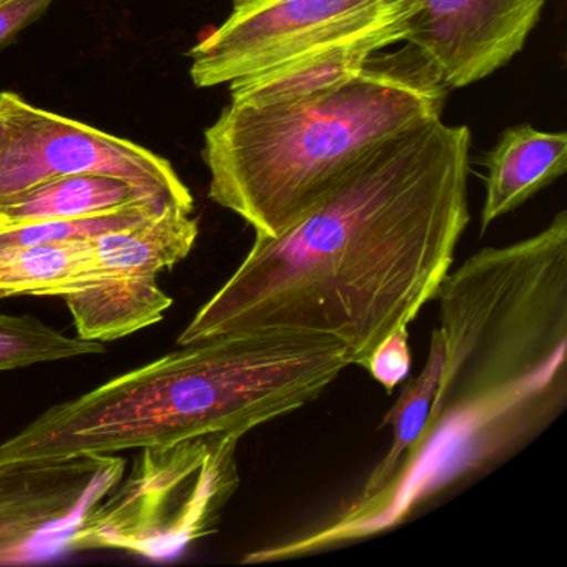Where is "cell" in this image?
<instances>
[{"mask_svg": "<svg viewBox=\"0 0 567 567\" xmlns=\"http://www.w3.org/2000/svg\"><path fill=\"white\" fill-rule=\"evenodd\" d=\"M470 152V128L441 117L374 145L284 234L255 237L178 347L225 334H323L367 368L453 267L471 218Z\"/></svg>", "mask_w": 567, "mask_h": 567, "instance_id": "6da1fadb", "label": "cell"}, {"mask_svg": "<svg viewBox=\"0 0 567 567\" xmlns=\"http://www.w3.org/2000/svg\"><path fill=\"white\" fill-rule=\"evenodd\" d=\"M433 300L443 373L416 450L473 477L529 443L566 404L567 212L533 237L471 255Z\"/></svg>", "mask_w": 567, "mask_h": 567, "instance_id": "7a4b0ae2", "label": "cell"}, {"mask_svg": "<svg viewBox=\"0 0 567 567\" xmlns=\"http://www.w3.org/2000/svg\"><path fill=\"white\" fill-rule=\"evenodd\" d=\"M350 350L323 334H225L185 344L55 404L0 444V460L117 453L205 434H237L317 400Z\"/></svg>", "mask_w": 567, "mask_h": 567, "instance_id": "3957f363", "label": "cell"}, {"mask_svg": "<svg viewBox=\"0 0 567 567\" xmlns=\"http://www.w3.org/2000/svg\"><path fill=\"white\" fill-rule=\"evenodd\" d=\"M447 89L416 49L381 52L340 87L288 104H230L205 131L208 197L277 237L368 151L443 115Z\"/></svg>", "mask_w": 567, "mask_h": 567, "instance_id": "277c9868", "label": "cell"}, {"mask_svg": "<svg viewBox=\"0 0 567 567\" xmlns=\"http://www.w3.org/2000/svg\"><path fill=\"white\" fill-rule=\"evenodd\" d=\"M237 434L142 447L131 473L89 511L72 550L117 549L168 559L220 524L237 491Z\"/></svg>", "mask_w": 567, "mask_h": 567, "instance_id": "5b68a950", "label": "cell"}, {"mask_svg": "<svg viewBox=\"0 0 567 567\" xmlns=\"http://www.w3.org/2000/svg\"><path fill=\"white\" fill-rule=\"evenodd\" d=\"M0 200L54 178L105 175L192 214L194 197L167 158L84 122L0 92Z\"/></svg>", "mask_w": 567, "mask_h": 567, "instance_id": "8992f818", "label": "cell"}, {"mask_svg": "<svg viewBox=\"0 0 567 567\" xmlns=\"http://www.w3.org/2000/svg\"><path fill=\"white\" fill-rule=\"evenodd\" d=\"M417 12V0H261L190 52L195 87L231 84L305 52Z\"/></svg>", "mask_w": 567, "mask_h": 567, "instance_id": "52a82bcc", "label": "cell"}, {"mask_svg": "<svg viewBox=\"0 0 567 567\" xmlns=\"http://www.w3.org/2000/svg\"><path fill=\"white\" fill-rule=\"evenodd\" d=\"M125 471L109 453L0 460V566L71 553L72 534Z\"/></svg>", "mask_w": 567, "mask_h": 567, "instance_id": "ba28073f", "label": "cell"}, {"mask_svg": "<svg viewBox=\"0 0 567 567\" xmlns=\"http://www.w3.org/2000/svg\"><path fill=\"white\" fill-rule=\"evenodd\" d=\"M547 0H417L406 42L447 91L489 78L526 44Z\"/></svg>", "mask_w": 567, "mask_h": 567, "instance_id": "9c48e42d", "label": "cell"}, {"mask_svg": "<svg viewBox=\"0 0 567 567\" xmlns=\"http://www.w3.org/2000/svg\"><path fill=\"white\" fill-rule=\"evenodd\" d=\"M411 19V16L394 19L361 34L305 52L250 78L238 79L228 84L231 102L264 107L327 94L357 78L378 52L406 42Z\"/></svg>", "mask_w": 567, "mask_h": 567, "instance_id": "30bf717a", "label": "cell"}, {"mask_svg": "<svg viewBox=\"0 0 567 567\" xmlns=\"http://www.w3.org/2000/svg\"><path fill=\"white\" fill-rule=\"evenodd\" d=\"M486 168L481 234L566 174L567 134L514 125L487 154Z\"/></svg>", "mask_w": 567, "mask_h": 567, "instance_id": "8fae6325", "label": "cell"}, {"mask_svg": "<svg viewBox=\"0 0 567 567\" xmlns=\"http://www.w3.org/2000/svg\"><path fill=\"white\" fill-rule=\"evenodd\" d=\"M78 337L114 341L164 320L174 305L155 277H104L99 284L65 295Z\"/></svg>", "mask_w": 567, "mask_h": 567, "instance_id": "7c38bea8", "label": "cell"}, {"mask_svg": "<svg viewBox=\"0 0 567 567\" xmlns=\"http://www.w3.org/2000/svg\"><path fill=\"white\" fill-rule=\"evenodd\" d=\"M192 214L168 205L154 218L91 238L104 277H155L190 255L198 237Z\"/></svg>", "mask_w": 567, "mask_h": 567, "instance_id": "4fadbf2b", "label": "cell"}, {"mask_svg": "<svg viewBox=\"0 0 567 567\" xmlns=\"http://www.w3.org/2000/svg\"><path fill=\"white\" fill-rule=\"evenodd\" d=\"M104 278L91 240L0 251V300L22 295L65 297Z\"/></svg>", "mask_w": 567, "mask_h": 567, "instance_id": "5bb4252c", "label": "cell"}, {"mask_svg": "<svg viewBox=\"0 0 567 567\" xmlns=\"http://www.w3.org/2000/svg\"><path fill=\"white\" fill-rule=\"evenodd\" d=\"M145 200L162 202L121 178L72 175L0 200V225L91 217Z\"/></svg>", "mask_w": 567, "mask_h": 567, "instance_id": "9a60e30c", "label": "cell"}, {"mask_svg": "<svg viewBox=\"0 0 567 567\" xmlns=\"http://www.w3.org/2000/svg\"><path fill=\"white\" fill-rule=\"evenodd\" d=\"M443 360V338L436 328L431 331L430 351L423 370L404 384L396 403L381 421V427L391 426L393 430L390 450L371 471L363 489L354 497L353 503H364L383 493L401 466L413 456L430 423L431 410L440 390Z\"/></svg>", "mask_w": 567, "mask_h": 567, "instance_id": "2e32d148", "label": "cell"}, {"mask_svg": "<svg viewBox=\"0 0 567 567\" xmlns=\"http://www.w3.org/2000/svg\"><path fill=\"white\" fill-rule=\"evenodd\" d=\"M102 353L101 341L65 337L34 317L0 315V371Z\"/></svg>", "mask_w": 567, "mask_h": 567, "instance_id": "e0dca14e", "label": "cell"}, {"mask_svg": "<svg viewBox=\"0 0 567 567\" xmlns=\"http://www.w3.org/2000/svg\"><path fill=\"white\" fill-rule=\"evenodd\" d=\"M167 204L157 200L138 202L109 214L62 220L29 221L0 225V251L32 245L58 244L69 240H91L107 231L134 227L161 214Z\"/></svg>", "mask_w": 567, "mask_h": 567, "instance_id": "ac0fdd59", "label": "cell"}, {"mask_svg": "<svg viewBox=\"0 0 567 567\" xmlns=\"http://www.w3.org/2000/svg\"><path fill=\"white\" fill-rule=\"evenodd\" d=\"M410 331L408 327H400L388 334L377 350L371 354L364 370L386 390L393 393L398 384L406 380L411 371Z\"/></svg>", "mask_w": 567, "mask_h": 567, "instance_id": "d6986e66", "label": "cell"}, {"mask_svg": "<svg viewBox=\"0 0 567 567\" xmlns=\"http://www.w3.org/2000/svg\"><path fill=\"white\" fill-rule=\"evenodd\" d=\"M55 0H4L0 2V48L42 18Z\"/></svg>", "mask_w": 567, "mask_h": 567, "instance_id": "ffe728a7", "label": "cell"}, {"mask_svg": "<svg viewBox=\"0 0 567 567\" xmlns=\"http://www.w3.org/2000/svg\"><path fill=\"white\" fill-rule=\"evenodd\" d=\"M261 0H234V9L231 11H241V9L250 8V6L258 4Z\"/></svg>", "mask_w": 567, "mask_h": 567, "instance_id": "44dd1931", "label": "cell"}, {"mask_svg": "<svg viewBox=\"0 0 567 567\" xmlns=\"http://www.w3.org/2000/svg\"><path fill=\"white\" fill-rule=\"evenodd\" d=\"M4 137V124H2V118H0V141Z\"/></svg>", "mask_w": 567, "mask_h": 567, "instance_id": "7402d4cb", "label": "cell"}, {"mask_svg": "<svg viewBox=\"0 0 567 567\" xmlns=\"http://www.w3.org/2000/svg\"><path fill=\"white\" fill-rule=\"evenodd\" d=\"M0 2H4V0H0Z\"/></svg>", "mask_w": 567, "mask_h": 567, "instance_id": "603a6c76", "label": "cell"}]
</instances>
